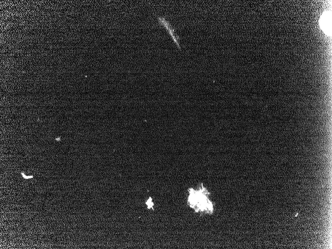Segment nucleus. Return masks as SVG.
I'll list each match as a JSON object with an SVG mask.
<instances>
[{"label": "nucleus", "mask_w": 332, "mask_h": 249, "mask_svg": "<svg viewBox=\"0 0 332 249\" xmlns=\"http://www.w3.org/2000/svg\"><path fill=\"white\" fill-rule=\"evenodd\" d=\"M158 20L160 23L161 25H163V26L167 29V31L170 34V35H171V38L177 46V47L179 48L180 50H181V48H180V43H179V37H177V35L175 34L174 30L172 28L171 25L170 24V23H169L168 21H167L164 18H162V17H159V18H158Z\"/></svg>", "instance_id": "nucleus-1"}, {"label": "nucleus", "mask_w": 332, "mask_h": 249, "mask_svg": "<svg viewBox=\"0 0 332 249\" xmlns=\"http://www.w3.org/2000/svg\"><path fill=\"white\" fill-rule=\"evenodd\" d=\"M146 204L148 206V208H151L153 206V204L152 202V199L151 198H150L148 200V201L146 202Z\"/></svg>", "instance_id": "nucleus-2"}]
</instances>
